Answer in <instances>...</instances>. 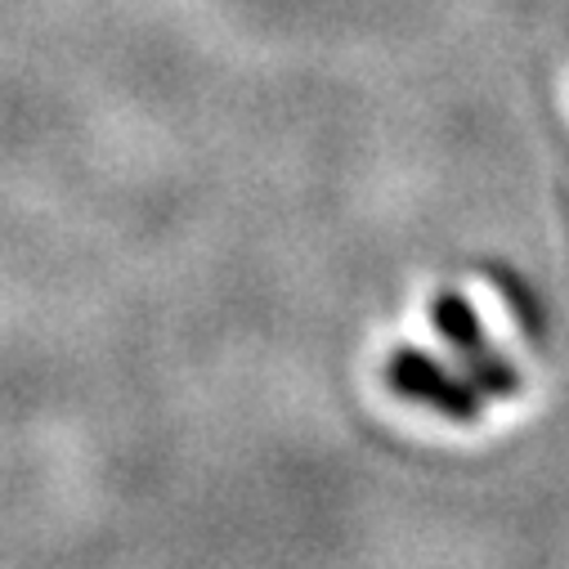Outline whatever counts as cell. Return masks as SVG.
I'll return each instance as SVG.
<instances>
[{
  "instance_id": "6da1fadb",
  "label": "cell",
  "mask_w": 569,
  "mask_h": 569,
  "mask_svg": "<svg viewBox=\"0 0 569 569\" xmlns=\"http://www.w3.org/2000/svg\"><path fill=\"white\" fill-rule=\"evenodd\" d=\"M436 328L449 337V346L462 355V363L471 368V377H476L485 390H493V395H516V390H520L516 368H511V363L502 359V350L489 341V332L480 328V319H476V310H471L467 301L445 297V301L436 306Z\"/></svg>"
},
{
  "instance_id": "7a4b0ae2",
  "label": "cell",
  "mask_w": 569,
  "mask_h": 569,
  "mask_svg": "<svg viewBox=\"0 0 569 569\" xmlns=\"http://www.w3.org/2000/svg\"><path fill=\"white\" fill-rule=\"evenodd\" d=\"M395 377H399L403 390L431 399L436 408H445V412H453V417H476V412H480V399H476L471 386H462L453 372H445L436 359H426V355H417V350H408V355L395 363Z\"/></svg>"
}]
</instances>
